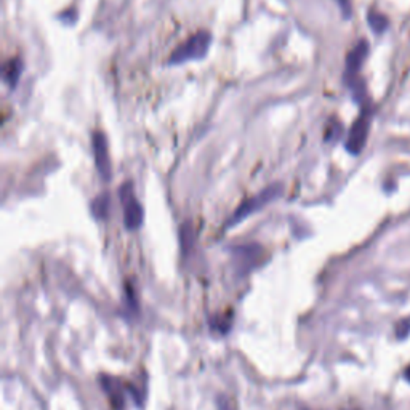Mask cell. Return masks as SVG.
I'll return each mask as SVG.
<instances>
[{
    "label": "cell",
    "mask_w": 410,
    "mask_h": 410,
    "mask_svg": "<svg viewBox=\"0 0 410 410\" xmlns=\"http://www.w3.org/2000/svg\"><path fill=\"white\" fill-rule=\"evenodd\" d=\"M100 383H101V388L104 389V393L108 394V398L111 399L114 409L121 410L124 407V393H122V386H121V383H119V380L112 379V376L109 375H101Z\"/></svg>",
    "instance_id": "ba28073f"
},
{
    "label": "cell",
    "mask_w": 410,
    "mask_h": 410,
    "mask_svg": "<svg viewBox=\"0 0 410 410\" xmlns=\"http://www.w3.org/2000/svg\"><path fill=\"white\" fill-rule=\"evenodd\" d=\"M180 241H181L183 254H188L189 247H193V242H194V231L193 228H191L189 223L183 224V228L180 231Z\"/></svg>",
    "instance_id": "7c38bea8"
},
{
    "label": "cell",
    "mask_w": 410,
    "mask_h": 410,
    "mask_svg": "<svg viewBox=\"0 0 410 410\" xmlns=\"http://www.w3.org/2000/svg\"><path fill=\"white\" fill-rule=\"evenodd\" d=\"M367 21H369V26L372 28L375 34H381V32H385L389 26L388 18L383 15V13L376 11V10H369Z\"/></svg>",
    "instance_id": "8fae6325"
},
{
    "label": "cell",
    "mask_w": 410,
    "mask_h": 410,
    "mask_svg": "<svg viewBox=\"0 0 410 410\" xmlns=\"http://www.w3.org/2000/svg\"><path fill=\"white\" fill-rule=\"evenodd\" d=\"M404 376H406V380L410 383V366L404 370Z\"/></svg>",
    "instance_id": "2e32d148"
},
{
    "label": "cell",
    "mask_w": 410,
    "mask_h": 410,
    "mask_svg": "<svg viewBox=\"0 0 410 410\" xmlns=\"http://www.w3.org/2000/svg\"><path fill=\"white\" fill-rule=\"evenodd\" d=\"M340 5H341V10H343V15L345 18H348L351 15V6H349V0H339Z\"/></svg>",
    "instance_id": "9a60e30c"
},
{
    "label": "cell",
    "mask_w": 410,
    "mask_h": 410,
    "mask_svg": "<svg viewBox=\"0 0 410 410\" xmlns=\"http://www.w3.org/2000/svg\"><path fill=\"white\" fill-rule=\"evenodd\" d=\"M367 53H369L367 41L358 42V45H356V47L348 53L346 69H345V82H346V85L349 82L356 81V79H359V71L362 68L364 61H366Z\"/></svg>",
    "instance_id": "8992f818"
},
{
    "label": "cell",
    "mask_w": 410,
    "mask_h": 410,
    "mask_svg": "<svg viewBox=\"0 0 410 410\" xmlns=\"http://www.w3.org/2000/svg\"><path fill=\"white\" fill-rule=\"evenodd\" d=\"M121 202L124 205V224L129 231H136L143 224V207L138 204L130 183L121 188Z\"/></svg>",
    "instance_id": "3957f363"
},
{
    "label": "cell",
    "mask_w": 410,
    "mask_h": 410,
    "mask_svg": "<svg viewBox=\"0 0 410 410\" xmlns=\"http://www.w3.org/2000/svg\"><path fill=\"white\" fill-rule=\"evenodd\" d=\"M23 71V61L19 59H11V61L4 68V79L5 82L10 85V87H15L19 76H21Z\"/></svg>",
    "instance_id": "30bf717a"
},
{
    "label": "cell",
    "mask_w": 410,
    "mask_h": 410,
    "mask_svg": "<svg viewBox=\"0 0 410 410\" xmlns=\"http://www.w3.org/2000/svg\"><path fill=\"white\" fill-rule=\"evenodd\" d=\"M409 335H410V317H407V319H401L398 322V326H396V336H398L399 340H406Z\"/></svg>",
    "instance_id": "4fadbf2b"
},
{
    "label": "cell",
    "mask_w": 410,
    "mask_h": 410,
    "mask_svg": "<svg viewBox=\"0 0 410 410\" xmlns=\"http://www.w3.org/2000/svg\"><path fill=\"white\" fill-rule=\"evenodd\" d=\"M369 130H370V114L364 111L362 116L356 119L353 127L349 129V134L345 141V148L349 154H354V156L361 154V151L364 149V146H366V143H367Z\"/></svg>",
    "instance_id": "277c9868"
},
{
    "label": "cell",
    "mask_w": 410,
    "mask_h": 410,
    "mask_svg": "<svg viewBox=\"0 0 410 410\" xmlns=\"http://www.w3.org/2000/svg\"><path fill=\"white\" fill-rule=\"evenodd\" d=\"M281 194H282V184L281 183L271 184V186L264 188L256 196H254L252 199L242 202L239 207H237V210L234 211V215L231 216V220L226 223V228H233V226H236V224H239L241 221L247 220V218L250 215H254L255 211L264 209L271 202H274Z\"/></svg>",
    "instance_id": "7a4b0ae2"
},
{
    "label": "cell",
    "mask_w": 410,
    "mask_h": 410,
    "mask_svg": "<svg viewBox=\"0 0 410 410\" xmlns=\"http://www.w3.org/2000/svg\"><path fill=\"white\" fill-rule=\"evenodd\" d=\"M91 146H94V156H95V165L98 169V174L104 181L111 180V159H109V149H108V140H106L104 134L96 131L91 138Z\"/></svg>",
    "instance_id": "5b68a950"
},
{
    "label": "cell",
    "mask_w": 410,
    "mask_h": 410,
    "mask_svg": "<svg viewBox=\"0 0 410 410\" xmlns=\"http://www.w3.org/2000/svg\"><path fill=\"white\" fill-rule=\"evenodd\" d=\"M233 254H234L236 264H237V269H239V273L246 274L247 271H250L255 266L258 258H260L263 254V249L260 246H256V244H250V246L234 247Z\"/></svg>",
    "instance_id": "52a82bcc"
},
{
    "label": "cell",
    "mask_w": 410,
    "mask_h": 410,
    "mask_svg": "<svg viewBox=\"0 0 410 410\" xmlns=\"http://www.w3.org/2000/svg\"><path fill=\"white\" fill-rule=\"evenodd\" d=\"M216 406L218 410H236V407L233 406V399L228 398V396H220V398H216Z\"/></svg>",
    "instance_id": "5bb4252c"
},
{
    "label": "cell",
    "mask_w": 410,
    "mask_h": 410,
    "mask_svg": "<svg viewBox=\"0 0 410 410\" xmlns=\"http://www.w3.org/2000/svg\"><path fill=\"white\" fill-rule=\"evenodd\" d=\"M109 207H111V196L108 193H103L91 202V214H94L98 220H106L109 215Z\"/></svg>",
    "instance_id": "9c48e42d"
},
{
    "label": "cell",
    "mask_w": 410,
    "mask_h": 410,
    "mask_svg": "<svg viewBox=\"0 0 410 410\" xmlns=\"http://www.w3.org/2000/svg\"><path fill=\"white\" fill-rule=\"evenodd\" d=\"M210 44H211V36L209 32L205 31L197 32V34L189 37L186 42L181 44L180 47L171 53L169 58V64L178 66L188 61H199V59H204L207 56Z\"/></svg>",
    "instance_id": "6da1fadb"
}]
</instances>
